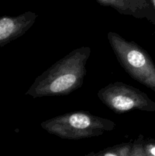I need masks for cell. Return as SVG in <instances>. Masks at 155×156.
I'll use <instances>...</instances> for the list:
<instances>
[{
	"instance_id": "7",
	"label": "cell",
	"mask_w": 155,
	"mask_h": 156,
	"mask_svg": "<svg viewBox=\"0 0 155 156\" xmlns=\"http://www.w3.org/2000/svg\"><path fill=\"white\" fill-rule=\"evenodd\" d=\"M132 143H122L99 152L100 156H130Z\"/></svg>"
},
{
	"instance_id": "4",
	"label": "cell",
	"mask_w": 155,
	"mask_h": 156,
	"mask_svg": "<svg viewBox=\"0 0 155 156\" xmlns=\"http://www.w3.org/2000/svg\"><path fill=\"white\" fill-rule=\"evenodd\" d=\"M97 97L103 105L116 114L132 110L155 111V102L145 93L123 82H113L106 85L98 91Z\"/></svg>"
},
{
	"instance_id": "6",
	"label": "cell",
	"mask_w": 155,
	"mask_h": 156,
	"mask_svg": "<svg viewBox=\"0 0 155 156\" xmlns=\"http://www.w3.org/2000/svg\"><path fill=\"white\" fill-rule=\"evenodd\" d=\"M100 5L109 6L122 15L147 19L155 25V10L146 0H96Z\"/></svg>"
},
{
	"instance_id": "1",
	"label": "cell",
	"mask_w": 155,
	"mask_h": 156,
	"mask_svg": "<svg viewBox=\"0 0 155 156\" xmlns=\"http://www.w3.org/2000/svg\"><path fill=\"white\" fill-rule=\"evenodd\" d=\"M91 53L88 47L70 52L38 76L25 94L34 98L62 96L78 89L84 81Z\"/></svg>"
},
{
	"instance_id": "8",
	"label": "cell",
	"mask_w": 155,
	"mask_h": 156,
	"mask_svg": "<svg viewBox=\"0 0 155 156\" xmlns=\"http://www.w3.org/2000/svg\"><path fill=\"white\" fill-rule=\"evenodd\" d=\"M144 138L142 135L139 136L132 143V150L130 156H147L144 151Z\"/></svg>"
},
{
	"instance_id": "11",
	"label": "cell",
	"mask_w": 155,
	"mask_h": 156,
	"mask_svg": "<svg viewBox=\"0 0 155 156\" xmlns=\"http://www.w3.org/2000/svg\"><path fill=\"white\" fill-rule=\"evenodd\" d=\"M86 156H100V155L99 152H97V153H95V152H91V153L88 154V155H87Z\"/></svg>"
},
{
	"instance_id": "2",
	"label": "cell",
	"mask_w": 155,
	"mask_h": 156,
	"mask_svg": "<svg viewBox=\"0 0 155 156\" xmlns=\"http://www.w3.org/2000/svg\"><path fill=\"white\" fill-rule=\"evenodd\" d=\"M40 126L47 133L62 139L81 140L98 136L113 130L116 124L112 120L88 111H77L45 120Z\"/></svg>"
},
{
	"instance_id": "5",
	"label": "cell",
	"mask_w": 155,
	"mask_h": 156,
	"mask_svg": "<svg viewBox=\"0 0 155 156\" xmlns=\"http://www.w3.org/2000/svg\"><path fill=\"white\" fill-rule=\"evenodd\" d=\"M37 17L32 12L15 17H0V47L23 36L33 25Z\"/></svg>"
},
{
	"instance_id": "3",
	"label": "cell",
	"mask_w": 155,
	"mask_h": 156,
	"mask_svg": "<svg viewBox=\"0 0 155 156\" xmlns=\"http://www.w3.org/2000/svg\"><path fill=\"white\" fill-rule=\"evenodd\" d=\"M108 41L125 71L135 80L155 92V65L145 50L115 32H109Z\"/></svg>"
},
{
	"instance_id": "9",
	"label": "cell",
	"mask_w": 155,
	"mask_h": 156,
	"mask_svg": "<svg viewBox=\"0 0 155 156\" xmlns=\"http://www.w3.org/2000/svg\"><path fill=\"white\" fill-rule=\"evenodd\" d=\"M144 151L147 156H155V140H144Z\"/></svg>"
},
{
	"instance_id": "10",
	"label": "cell",
	"mask_w": 155,
	"mask_h": 156,
	"mask_svg": "<svg viewBox=\"0 0 155 156\" xmlns=\"http://www.w3.org/2000/svg\"><path fill=\"white\" fill-rule=\"evenodd\" d=\"M146 1H147V2L150 5V6L155 10V0H146Z\"/></svg>"
},
{
	"instance_id": "12",
	"label": "cell",
	"mask_w": 155,
	"mask_h": 156,
	"mask_svg": "<svg viewBox=\"0 0 155 156\" xmlns=\"http://www.w3.org/2000/svg\"><path fill=\"white\" fill-rule=\"evenodd\" d=\"M154 36H155V30H154Z\"/></svg>"
}]
</instances>
